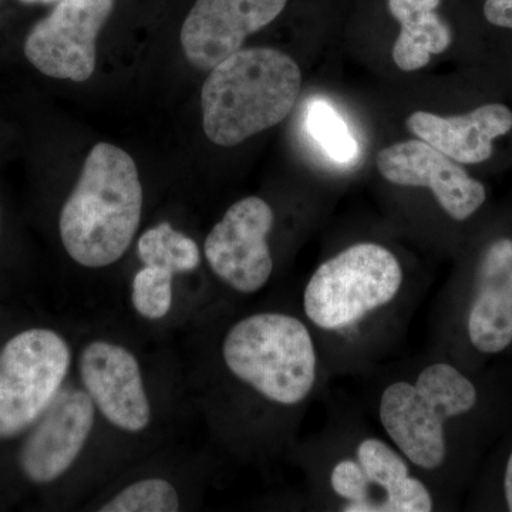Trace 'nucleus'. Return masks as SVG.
<instances>
[{
	"instance_id": "f257e3e1",
	"label": "nucleus",
	"mask_w": 512,
	"mask_h": 512,
	"mask_svg": "<svg viewBox=\"0 0 512 512\" xmlns=\"http://www.w3.org/2000/svg\"><path fill=\"white\" fill-rule=\"evenodd\" d=\"M143 201V185L130 154L113 144H96L60 214L67 254L86 268L119 261L136 237Z\"/></svg>"
},
{
	"instance_id": "f03ea898",
	"label": "nucleus",
	"mask_w": 512,
	"mask_h": 512,
	"mask_svg": "<svg viewBox=\"0 0 512 512\" xmlns=\"http://www.w3.org/2000/svg\"><path fill=\"white\" fill-rule=\"evenodd\" d=\"M302 73L291 56L269 47L241 49L211 70L202 86V127L221 147H235L291 114Z\"/></svg>"
},
{
	"instance_id": "7ed1b4c3",
	"label": "nucleus",
	"mask_w": 512,
	"mask_h": 512,
	"mask_svg": "<svg viewBox=\"0 0 512 512\" xmlns=\"http://www.w3.org/2000/svg\"><path fill=\"white\" fill-rule=\"evenodd\" d=\"M229 372L266 400L296 406L318 379V353L305 323L285 313H256L235 323L222 343Z\"/></svg>"
},
{
	"instance_id": "20e7f679",
	"label": "nucleus",
	"mask_w": 512,
	"mask_h": 512,
	"mask_svg": "<svg viewBox=\"0 0 512 512\" xmlns=\"http://www.w3.org/2000/svg\"><path fill=\"white\" fill-rule=\"evenodd\" d=\"M476 386L457 367L433 363L410 382H394L380 397L379 417L394 447L421 470L447 457L446 423L476 407Z\"/></svg>"
},
{
	"instance_id": "39448f33",
	"label": "nucleus",
	"mask_w": 512,
	"mask_h": 512,
	"mask_svg": "<svg viewBox=\"0 0 512 512\" xmlns=\"http://www.w3.org/2000/svg\"><path fill=\"white\" fill-rule=\"evenodd\" d=\"M402 285L399 259L382 245L362 242L318 266L303 292V309L320 329H346L389 305Z\"/></svg>"
},
{
	"instance_id": "423d86ee",
	"label": "nucleus",
	"mask_w": 512,
	"mask_h": 512,
	"mask_svg": "<svg viewBox=\"0 0 512 512\" xmlns=\"http://www.w3.org/2000/svg\"><path fill=\"white\" fill-rule=\"evenodd\" d=\"M69 343L50 329H29L0 352V439L28 430L62 390Z\"/></svg>"
},
{
	"instance_id": "0eeeda50",
	"label": "nucleus",
	"mask_w": 512,
	"mask_h": 512,
	"mask_svg": "<svg viewBox=\"0 0 512 512\" xmlns=\"http://www.w3.org/2000/svg\"><path fill=\"white\" fill-rule=\"evenodd\" d=\"M330 488L345 512H430L429 488L413 476L409 460L386 441L367 437L355 456L340 458L330 470Z\"/></svg>"
},
{
	"instance_id": "6e6552de",
	"label": "nucleus",
	"mask_w": 512,
	"mask_h": 512,
	"mask_svg": "<svg viewBox=\"0 0 512 512\" xmlns=\"http://www.w3.org/2000/svg\"><path fill=\"white\" fill-rule=\"evenodd\" d=\"M114 0H62L30 30L25 55L46 76L83 83L96 70L97 36Z\"/></svg>"
},
{
	"instance_id": "1a4fd4ad",
	"label": "nucleus",
	"mask_w": 512,
	"mask_h": 512,
	"mask_svg": "<svg viewBox=\"0 0 512 512\" xmlns=\"http://www.w3.org/2000/svg\"><path fill=\"white\" fill-rule=\"evenodd\" d=\"M275 215L268 202L247 197L228 208L205 239V258L229 288L251 295L261 291L274 271L268 235Z\"/></svg>"
},
{
	"instance_id": "9d476101",
	"label": "nucleus",
	"mask_w": 512,
	"mask_h": 512,
	"mask_svg": "<svg viewBox=\"0 0 512 512\" xmlns=\"http://www.w3.org/2000/svg\"><path fill=\"white\" fill-rule=\"evenodd\" d=\"M377 168L390 183L430 188L440 207L456 221L468 220L487 198L480 181L426 141H403L384 148L377 156Z\"/></svg>"
},
{
	"instance_id": "9b49d317",
	"label": "nucleus",
	"mask_w": 512,
	"mask_h": 512,
	"mask_svg": "<svg viewBox=\"0 0 512 512\" xmlns=\"http://www.w3.org/2000/svg\"><path fill=\"white\" fill-rule=\"evenodd\" d=\"M288 0H197L183 29L185 57L200 70H212L242 49L245 39L274 22Z\"/></svg>"
},
{
	"instance_id": "f8f14e48",
	"label": "nucleus",
	"mask_w": 512,
	"mask_h": 512,
	"mask_svg": "<svg viewBox=\"0 0 512 512\" xmlns=\"http://www.w3.org/2000/svg\"><path fill=\"white\" fill-rule=\"evenodd\" d=\"M94 426V403L87 392L62 389L35 421L23 443L19 466L35 484L62 477L82 453Z\"/></svg>"
},
{
	"instance_id": "ddd939ff",
	"label": "nucleus",
	"mask_w": 512,
	"mask_h": 512,
	"mask_svg": "<svg viewBox=\"0 0 512 512\" xmlns=\"http://www.w3.org/2000/svg\"><path fill=\"white\" fill-rule=\"evenodd\" d=\"M80 377L94 406L117 429L140 433L151 421L143 375L136 356L114 343L96 340L83 349Z\"/></svg>"
},
{
	"instance_id": "4468645a",
	"label": "nucleus",
	"mask_w": 512,
	"mask_h": 512,
	"mask_svg": "<svg viewBox=\"0 0 512 512\" xmlns=\"http://www.w3.org/2000/svg\"><path fill=\"white\" fill-rule=\"evenodd\" d=\"M468 339L484 355H497L512 343V239L484 249L467 318Z\"/></svg>"
},
{
	"instance_id": "2eb2a0df",
	"label": "nucleus",
	"mask_w": 512,
	"mask_h": 512,
	"mask_svg": "<svg viewBox=\"0 0 512 512\" xmlns=\"http://www.w3.org/2000/svg\"><path fill=\"white\" fill-rule=\"evenodd\" d=\"M407 128L457 163L480 164L493 156L495 138L512 130V111L504 104H485L457 117L416 111Z\"/></svg>"
},
{
	"instance_id": "dca6fc26",
	"label": "nucleus",
	"mask_w": 512,
	"mask_h": 512,
	"mask_svg": "<svg viewBox=\"0 0 512 512\" xmlns=\"http://www.w3.org/2000/svg\"><path fill=\"white\" fill-rule=\"evenodd\" d=\"M440 0H389L390 13L400 23L393 47V60L403 72H416L431 55L446 52L453 35L437 15Z\"/></svg>"
},
{
	"instance_id": "f3484780",
	"label": "nucleus",
	"mask_w": 512,
	"mask_h": 512,
	"mask_svg": "<svg viewBox=\"0 0 512 512\" xmlns=\"http://www.w3.org/2000/svg\"><path fill=\"white\" fill-rule=\"evenodd\" d=\"M137 252L144 266H156L173 275L194 271L201 264L197 242L168 222L147 229L138 239Z\"/></svg>"
},
{
	"instance_id": "a211bd4d",
	"label": "nucleus",
	"mask_w": 512,
	"mask_h": 512,
	"mask_svg": "<svg viewBox=\"0 0 512 512\" xmlns=\"http://www.w3.org/2000/svg\"><path fill=\"white\" fill-rule=\"evenodd\" d=\"M306 127L322 147L323 153L339 164L355 160L359 147L350 134L348 124L336 113L330 104L316 100L311 104L306 116Z\"/></svg>"
},
{
	"instance_id": "6ab92c4d",
	"label": "nucleus",
	"mask_w": 512,
	"mask_h": 512,
	"mask_svg": "<svg viewBox=\"0 0 512 512\" xmlns=\"http://www.w3.org/2000/svg\"><path fill=\"white\" fill-rule=\"evenodd\" d=\"M180 497L173 484L161 478H146L128 485L101 512H177Z\"/></svg>"
},
{
	"instance_id": "aec40b11",
	"label": "nucleus",
	"mask_w": 512,
	"mask_h": 512,
	"mask_svg": "<svg viewBox=\"0 0 512 512\" xmlns=\"http://www.w3.org/2000/svg\"><path fill=\"white\" fill-rule=\"evenodd\" d=\"M131 301L143 318L163 319L173 306V274L156 266H144L134 276Z\"/></svg>"
},
{
	"instance_id": "412c9836",
	"label": "nucleus",
	"mask_w": 512,
	"mask_h": 512,
	"mask_svg": "<svg viewBox=\"0 0 512 512\" xmlns=\"http://www.w3.org/2000/svg\"><path fill=\"white\" fill-rule=\"evenodd\" d=\"M484 16L491 25L512 29V0H487Z\"/></svg>"
},
{
	"instance_id": "4be33fe9",
	"label": "nucleus",
	"mask_w": 512,
	"mask_h": 512,
	"mask_svg": "<svg viewBox=\"0 0 512 512\" xmlns=\"http://www.w3.org/2000/svg\"><path fill=\"white\" fill-rule=\"evenodd\" d=\"M504 495L508 510L512 511V451L507 460L504 473Z\"/></svg>"
},
{
	"instance_id": "5701e85b",
	"label": "nucleus",
	"mask_w": 512,
	"mask_h": 512,
	"mask_svg": "<svg viewBox=\"0 0 512 512\" xmlns=\"http://www.w3.org/2000/svg\"><path fill=\"white\" fill-rule=\"evenodd\" d=\"M22 3H26V5H36V3H43V5H49V3H59L62 0H20Z\"/></svg>"
}]
</instances>
